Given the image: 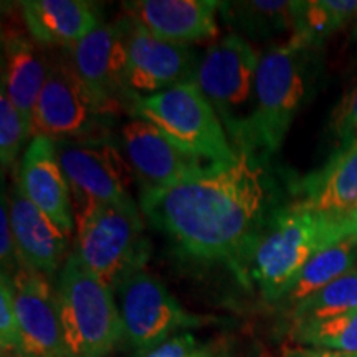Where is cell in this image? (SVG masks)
Segmentation results:
<instances>
[{
    "label": "cell",
    "mask_w": 357,
    "mask_h": 357,
    "mask_svg": "<svg viewBox=\"0 0 357 357\" xmlns=\"http://www.w3.org/2000/svg\"><path fill=\"white\" fill-rule=\"evenodd\" d=\"M354 38L357 40V17H356V25H354Z\"/></svg>",
    "instance_id": "34"
},
{
    "label": "cell",
    "mask_w": 357,
    "mask_h": 357,
    "mask_svg": "<svg viewBox=\"0 0 357 357\" xmlns=\"http://www.w3.org/2000/svg\"><path fill=\"white\" fill-rule=\"evenodd\" d=\"M314 50L289 35L260 55L248 151L268 159L287 139L310 91Z\"/></svg>",
    "instance_id": "3"
},
{
    "label": "cell",
    "mask_w": 357,
    "mask_h": 357,
    "mask_svg": "<svg viewBox=\"0 0 357 357\" xmlns=\"http://www.w3.org/2000/svg\"><path fill=\"white\" fill-rule=\"evenodd\" d=\"M56 154L68 181L73 212L91 205H132V169L105 139L58 141Z\"/></svg>",
    "instance_id": "9"
},
{
    "label": "cell",
    "mask_w": 357,
    "mask_h": 357,
    "mask_svg": "<svg viewBox=\"0 0 357 357\" xmlns=\"http://www.w3.org/2000/svg\"><path fill=\"white\" fill-rule=\"evenodd\" d=\"M22 20L40 45L73 48L101 24L98 8L84 0H24Z\"/></svg>",
    "instance_id": "18"
},
{
    "label": "cell",
    "mask_w": 357,
    "mask_h": 357,
    "mask_svg": "<svg viewBox=\"0 0 357 357\" xmlns=\"http://www.w3.org/2000/svg\"><path fill=\"white\" fill-rule=\"evenodd\" d=\"M265 158L240 151L234 162L208 164L160 189H142L139 208L182 253L225 263L243 281L247 260L273 213Z\"/></svg>",
    "instance_id": "1"
},
{
    "label": "cell",
    "mask_w": 357,
    "mask_h": 357,
    "mask_svg": "<svg viewBox=\"0 0 357 357\" xmlns=\"http://www.w3.org/2000/svg\"><path fill=\"white\" fill-rule=\"evenodd\" d=\"M121 141L129 166L141 177L142 189L167 187L211 164L141 118L123 124Z\"/></svg>",
    "instance_id": "14"
},
{
    "label": "cell",
    "mask_w": 357,
    "mask_h": 357,
    "mask_svg": "<svg viewBox=\"0 0 357 357\" xmlns=\"http://www.w3.org/2000/svg\"><path fill=\"white\" fill-rule=\"evenodd\" d=\"M0 349L2 357L22 356V336L13 300L12 276L6 271L0 275Z\"/></svg>",
    "instance_id": "27"
},
{
    "label": "cell",
    "mask_w": 357,
    "mask_h": 357,
    "mask_svg": "<svg viewBox=\"0 0 357 357\" xmlns=\"http://www.w3.org/2000/svg\"><path fill=\"white\" fill-rule=\"evenodd\" d=\"M141 213L136 204L91 205L75 212V253L113 291L146 263Z\"/></svg>",
    "instance_id": "5"
},
{
    "label": "cell",
    "mask_w": 357,
    "mask_h": 357,
    "mask_svg": "<svg viewBox=\"0 0 357 357\" xmlns=\"http://www.w3.org/2000/svg\"><path fill=\"white\" fill-rule=\"evenodd\" d=\"M346 229H347V240L357 245V204L346 215Z\"/></svg>",
    "instance_id": "32"
},
{
    "label": "cell",
    "mask_w": 357,
    "mask_h": 357,
    "mask_svg": "<svg viewBox=\"0 0 357 357\" xmlns=\"http://www.w3.org/2000/svg\"><path fill=\"white\" fill-rule=\"evenodd\" d=\"M12 287L22 336L20 357H68L56 289L47 276L20 268L12 275Z\"/></svg>",
    "instance_id": "13"
},
{
    "label": "cell",
    "mask_w": 357,
    "mask_h": 357,
    "mask_svg": "<svg viewBox=\"0 0 357 357\" xmlns=\"http://www.w3.org/2000/svg\"><path fill=\"white\" fill-rule=\"evenodd\" d=\"M289 337L296 346L357 352V307L329 319L294 324Z\"/></svg>",
    "instance_id": "25"
},
{
    "label": "cell",
    "mask_w": 357,
    "mask_h": 357,
    "mask_svg": "<svg viewBox=\"0 0 357 357\" xmlns=\"http://www.w3.org/2000/svg\"><path fill=\"white\" fill-rule=\"evenodd\" d=\"M260 55L242 35L230 33L200 58L195 83L220 118L231 144L248 151L255 111V79Z\"/></svg>",
    "instance_id": "6"
},
{
    "label": "cell",
    "mask_w": 357,
    "mask_h": 357,
    "mask_svg": "<svg viewBox=\"0 0 357 357\" xmlns=\"http://www.w3.org/2000/svg\"><path fill=\"white\" fill-rule=\"evenodd\" d=\"M2 42L6 58L2 88L30 129L35 105L47 82L50 65L45 60V53L38 47L40 43L20 30H6Z\"/></svg>",
    "instance_id": "19"
},
{
    "label": "cell",
    "mask_w": 357,
    "mask_h": 357,
    "mask_svg": "<svg viewBox=\"0 0 357 357\" xmlns=\"http://www.w3.org/2000/svg\"><path fill=\"white\" fill-rule=\"evenodd\" d=\"M70 61L79 79L95 96L102 113H119L123 102H131L126 82L128 33L123 24H101L82 42L70 48Z\"/></svg>",
    "instance_id": "11"
},
{
    "label": "cell",
    "mask_w": 357,
    "mask_h": 357,
    "mask_svg": "<svg viewBox=\"0 0 357 357\" xmlns=\"http://www.w3.org/2000/svg\"><path fill=\"white\" fill-rule=\"evenodd\" d=\"M0 261H2V271L13 275L22 268L19 248H17L15 235H13L10 213H8V199L7 194H2V207H0Z\"/></svg>",
    "instance_id": "30"
},
{
    "label": "cell",
    "mask_w": 357,
    "mask_h": 357,
    "mask_svg": "<svg viewBox=\"0 0 357 357\" xmlns=\"http://www.w3.org/2000/svg\"><path fill=\"white\" fill-rule=\"evenodd\" d=\"M357 268V245L344 240V242L324 248L318 255L312 257L301 273L294 280L289 291L284 294L280 306L284 311L293 310L311 294L318 293L319 289L328 287L339 276L346 275L347 271Z\"/></svg>",
    "instance_id": "22"
},
{
    "label": "cell",
    "mask_w": 357,
    "mask_h": 357,
    "mask_svg": "<svg viewBox=\"0 0 357 357\" xmlns=\"http://www.w3.org/2000/svg\"><path fill=\"white\" fill-rule=\"evenodd\" d=\"M357 17V0L296 2L291 37L318 48Z\"/></svg>",
    "instance_id": "23"
},
{
    "label": "cell",
    "mask_w": 357,
    "mask_h": 357,
    "mask_svg": "<svg viewBox=\"0 0 357 357\" xmlns=\"http://www.w3.org/2000/svg\"><path fill=\"white\" fill-rule=\"evenodd\" d=\"M229 354L220 342H205L192 333H181L144 357H227Z\"/></svg>",
    "instance_id": "28"
},
{
    "label": "cell",
    "mask_w": 357,
    "mask_h": 357,
    "mask_svg": "<svg viewBox=\"0 0 357 357\" xmlns=\"http://www.w3.org/2000/svg\"><path fill=\"white\" fill-rule=\"evenodd\" d=\"M296 202L312 211L346 217L357 204V139L336 151L318 171L301 178Z\"/></svg>",
    "instance_id": "20"
},
{
    "label": "cell",
    "mask_w": 357,
    "mask_h": 357,
    "mask_svg": "<svg viewBox=\"0 0 357 357\" xmlns=\"http://www.w3.org/2000/svg\"><path fill=\"white\" fill-rule=\"evenodd\" d=\"M296 2L284 0H247L222 2L220 12L242 37L263 42L281 33H293ZM238 33V35H240Z\"/></svg>",
    "instance_id": "21"
},
{
    "label": "cell",
    "mask_w": 357,
    "mask_h": 357,
    "mask_svg": "<svg viewBox=\"0 0 357 357\" xmlns=\"http://www.w3.org/2000/svg\"><path fill=\"white\" fill-rule=\"evenodd\" d=\"M357 307V268L288 311L291 326L334 318Z\"/></svg>",
    "instance_id": "24"
},
{
    "label": "cell",
    "mask_w": 357,
    "mask_h": 357,
    "mask_svg": "<svg viewBox=\"0 0 357 357\" xmlns=\"http://www.w3.org/2000/svg\"><path fill=\"white\" fill-rule=\"evenodd\" d=\"M17 182L26 199L42 211L66 235L75 231L71 190L56 154V142L33 136L22 154Z\"/></svg>",
    "instance_id": "15"
},
{
    "label": "cell",
    "mask_w": 357,
    "mask_h": 357,
    "mask_svg": "<svg viewBox=\"0 0 357 357\" xmlns=\"http://www.w3.org/2000/svg\"><path fill=\"white\" fill-rule=\"evenodd\" d=\"M217 0H134L123 3L129 19L166 42L189 45L218 35Z\"/></svg>",
    "instance_id": "16"
},
{
    "label": "cell",
    "mask_w": 357,
    "mask_h": 357,
    "mask_svg": "<svg viewBox=\"0 0 357 357\" xmlns=\"http://www.w3.org/2000/svg\"><path fill=\"white\" fill-rule=\"evenodd\" d=\"M344 240L346 217L312 211L298 202L278 208L250 253L242 283L257 284L263 300L280 305L306 263Z\"/></svg>",
    "instance_id": "2"
},
{
    "label": "cell",
    "mask_w": 357,
    "mask_h": 357,
    "mask_svg": "<svg viewBox=\"0 0 357 357\" xmlns=\"http://www.w3.org/2000/svg\"><path fill=\"white\" fill-rule=\"evenodd\" d=\"M116 293L124 339L139 357L153 352L177 334L185 333L184 329L200 328L212 321L190 314L169 289L146 270L129 275Z\"/></svg>",
    "instance_id": "8"
},
{
    "label": "cell",
    "mask_w": 357,
    "mask_h": 357,
    "mask_svg": "<svg viewBox=\"0 0 357 357\" xmlns=\"http://www.w3.org/2000/svg\"><path fill=\"white\" fill-rule=\"evenodd\" d=\"M129 111L132 118L154 124L176 144L207 162L225 164L238 158L220 118L195 79L155 95H132Z\"/></svg>",
    "instance_id": "7"
},
{
    "label": "cell",
    "mask_w": 357,
    "mask_h": 357,
    "mask_svg": "<svg viewBox=\"0 0 357 357\" xmlns=\"http://www.w3.org/2000/svg\"><path fill=\"white\" fill-rule=\"evenodd\" d=\"M7 199L22 268L50 278L63 268L71 236L26 199L19 182H15Z\"/></svg>",
    "instance_id": "17"
},
{
    "label": "cell",
    "mask_w": 357,
    "mask_h": 357,
    "mask_svg": "<svg viewBox=\"0 0 357 357\" xmlns=\"http://www.w3.org/2000/svg\"><path fill=\"white\" fill-rule=\"evenodd\" d=\"M227 357H231V354H229ZM248 357H270L266 354V352H253L252 356H248Z\"/></svg>",
    "instance_id": "33"
},
{
    "label": "cell",
    "mask_w": 357,
    "mask_h": 357,
    "mask_svg": "<svg viewBox=\"0 0 357 357\" xmlns=\"http://www.w3.org/2000/svg\"><path fill=\"white\" fill-rule=\"evenodd\" d=\"M128 71L126 82L132 95L149 96L185 82H194L199 61L189 45L154 37L149 30L126 20Z\"/></svg>",
    "instance_id": "12"
},
{
    "label": "cell",
    "mask_w": 357,
    "mask_h": 357,
    "mask_svg": "<svg viewBox=\"0 0 357 357\" xmlns=\"http://www.w3.org/2000/svg\"><path fill=\"white\" fill-rule=\"evenodd\" d=\"M26 139H30L29 126L6 89L0 88V160L3 169L15 164Z\"/></svg>",
    "instance_id": "26"
},
{
    "label": "cell",
    "mask_w": 357,
    "mask_h": 357,
    "mask_svg": "<svg viewBox=\"0 0 357 357\" xmlns=\"http://www.w3.org/2000/svg\"><path fill=\"white\" fill-rule=\"evenodd\" d=\"M68 357H106L124 341L121 312L113 289L70 253L56 287Z\"/></svg>",
    "instance_id": "4"
},
{
    "label": "cell",
    "mask_w": 357,
    "mask_h": 357,
    "mask_svg": "<svg viewBox=\"0 0 357 357\" xmlns=\"http://www.w3.org/2000/svg\"><path fill=\"white\" fill-rule=\"evenodd\" d=\"M280 357H357V352L319 349V347L291 346L284 347Z\"/></svg>",
    "instance_id": "31"
},
{
    "label": "cell",
    "mask_w": 357,
    "mask_h": 357,
    "mask_svg": "<svg viewBox=\"0 0 357 357\" xmlns=\"http://www.w3.org/2000/svg\"><path fill=\"white\" fill-rule=\"evenodd\" d=\"M331 132L341 151L357 139V84L342 98L331 119Z\"/></svg>",
    "instance_id": "29"
},
{
    "label": "cell",
    "mask_w": 357,
    "mask_h": 357,
    "mask_svg": "<svg viewBox=\"0 0 357 357\" xmlns=\"http://www.w3.org/2000/svg\"><path fill=\"white\" fill-rule=\"evenodd\" d=\"M102 118L106 114L79 79L70 58L52 61L33 109L30 139L33 136L50 137L55 142L86 139L101 128Z\"/></svg>",
    "instance_id": "10"
}]
</instances>
